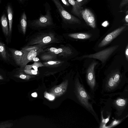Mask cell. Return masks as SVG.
Masks as SVG:
<instances>
[{
	"label": "cell",
	"mask_w": 128,
	"mask_h": 128,
	"mask_svg": "<svg viewBox=\"0 0 128 128\" xmlns=\"http://www.w3.org/2000/svg\"><path fill=\"white\" fill-rule=\"evenodd\" d=\"M40 59H39L37 57H35L32 60L35 62H37L39 61Z\"/></svg>",
	"instance_id": "cell-32"
},
{
	"label": "cell",
	"mask_w": 128,
	"mask_h": 128,
	"mask_svg": "<svg viewBox=\"0 0 128 128\" xmlns=\"http://www.w3.org/2000/svg\"><path fill=\"white\" fill-rule=\"evenodd\" d=\"M13 124L8 122H4L0 124V128H10L13 126Z\"/></svg>",
	"instance_id": "cell-23"
},
{
	"label": "cell",
	"mask_w": 128,
	"mask_h": 128,
	"mask_svg": "<svg viewBox=\"0 0 128 128\" xmlns=\"http://www.w3.org/2000/svg\"><path fill=\"white\" fill-rule=\"evenodd\" d=\"M61 0L62 3L65 5L68 6H70V4L69 3H68V2L66 0Z\"/></svg>",
	"instance_id": "cell-31"
},
{
	"label": "cell",
	"mask_w": 128,
	"mask_h": 128,
	"mask_svg": "<svg viewBox=\"0 0 128 128\" xmlns=\"http://www.w3.org/2000/svg\"><path fill=\"white\" fill-rule=\"evenodd\" d=\"M126 82L123 80L122 76L118 70L108 74L103 81L102 88L106 92H112L121 88Z\"/></svg>",
	"instance_id": "cell-1"
},
{
	"label": "cell",
	"mask_w": 128,
	"mask_h": 128,
	"mask_svg": "<svg viewBox=\"0 0 128 128\" xmlns=\"http://www.w3.org/2000/svg\"><path fill=\"white\" fill-rule=\"evenodd\" d=\"M69 37L75 39L85 40L90 38V34L87 33H78L70 34L68 35Z\"/></svg>",
	"instance_id": "cell-15"
},
{
	"label": "cell",
	"mask_w": 128,
	"mask_h": 128,
	"mask_svg": "<svg viewBox=\"0 0 128 128\" xmlns=\"http://www.w3.org/2000/svg\"><path fill=\"white\" fill-rule=\"evenodd\" d=\"M76 90L78 98L81 104L94 116L99 122L97 116L93 108L92 104L90 102V100H92L91 98L82 84L78 81L76 84Z\"/></svg>",
	"instance_id": "cell-2"
},
{
	"label": "cell",
	"mask_w": 128,
	"mask_h": 128,
	"mask_svg": "<svg viewBox=\"0 0 128 128\" xmlns=\"http://www.w3.org/2000/svg\"><path fill=\"white\" fill-rule=\"evenodd\" d=\"M118 46V45L113 46L95 53L84 56L82 57L96 59L104 63Z\"/></svg>",
	"instance_id": "cell-3"
},
{
	"label": "cell",
	"mask_w": 128,
	"mask_h": 128,
	"mask_svg": "<svg viewBox=\"0 0 128 128\" xmlns=\"http://www.w3.org/2000/svg\"><path fill=\"white\" fill-rule=\"evenodd\" d=\"M125 20L126 22H128V15L127 14L126 16Z\"/></svg>",
	"instance_id": "cell-34"
},
{
	"label": "cell",
	"mask_w": 128,
	"mask_h": 128,
	"mask_svg": "<svg viewBox=\"0 0 128 128\" xmlns=\"http://www.w3.org/2000/svg\"><path fill=\"white\" fill-rule=\"evenodd\" d=\"M97 62L93 61L88 66L86 72V80L91 90L94 91L96 88L94 69L97 64Z\"/></svg>",
	"instance_id": "cell-5"
},
{
	"label": "cell",
	"mask_w": 128,
	"mask_h": 128,
	"mask_svg": "<svg viewBox=\"0 0 128 128\" xmlns=\"http://www.w3.org/2000/svg\"><path fill=\"white\" fill-rule=\"evenodd\" d=\"M15 76L17 77L22 79H25L28 78L29 76L26 75L22 72H20L18 74H16L15 75Z\"/></svg>",
	"instance_id": "cell-24"
},
{
	"label": "cell",
	"mask_w": 128,
	"mask_h": 128,
	"mask_svg": "<svg viewBox=\"0 0 128 128\" xmlns=\"http://www.w3.org/2000/svg\"><path fill=\"white\" fill-rule=\"evenodd\" d=\"M4 44L0 41V55L5 60H8V55Z\"/></svg>",
	"instance_id": "cell-17"
},
{
	"label": "cell",
	"mask_w": 128,
	"mask_h": 128,
	"mask_svg": "<svg viewBox=\"0 0 128 128\" xmlns=\"http://www.w3.org/2000/svg\"><path fill=\"white\" fill-rule=\"evenodd\" d=\"M33 49L32 48H24L22 50L24 53L20 66V70L24 69L27 64L32 60L33 58L37 55V52Z\"/></svg>",
	"instance_id": "cell-6"
},
{
	"label": "cell",
	"mask_w": 128,
	"mask_h": 128,
	"mask_svg": "<svg viewBox=\"0 0 128 128\" xmlns=\"http://www.w3.org/2000/svg\"><path fill=\"white\" fill-rule=\"evenodd\" d=\"M10 50L16 63L18 65L20 66L24 52L22 50H19L12 48Z\"/></svg>",
	"instance_id": "cell-12"
},
{
	"label": "cell",
	"mask_w": 128,
	"mask_h": 128,
	"mask_svg": "<svg viewBox=\"0 0 128 128\" xmlns=\"http://www.w3.org/2000/svg\"><path fill=\"white\" fill-rule=\"evenodd\" d=\"M85 0H75L76 4L81 6L83 4L86 3Z\"/></svg>",
	"instance_id": "cell-27"
},
{
	"label": "cell",
	"mask_w": 128,
	"mask_h": 128,
	"mask_svg": "<svg viewBox=\"0 0 128 128\" xmlns=\"http://www.w3.org/2000/svg\"><path fill=\"white\" fill-rule=\"evenodd\" d=\"M42 63L40 62H35L34 63L31 65H26L24 67V70L31 69L33 68L35 70L38 71V68L40 67L44 66Z\"/></svg>",
	"instance_id": "cell-19"
},
{
	"label": "cell",
	"mask_w": 128,
	"mask_h": 128,
	"mask_svg": "<svg viewBox=\"0 0 128 128\" xmlns=\"http://www.w3.org/2000/svg\"><path fill=\"white\" fill-rule=\"evenodd\" d=\"M32 96L33 97H37V94L35 92L32 94Z\"/></svg>",
	"instance_id": "cell-33"
},
{
	"label": "cell",
	"mask_w": 128,
	"mask_h": 128,
	"mask_svg": "<svg viewBox=\"0 0 128 128\" xmlns=\"http://www.w3.org/2000/svg\"><path fill=\"white\" fill-rule=\"evenodd\" d=\"M62 90L61 88L58 87L55 88L54 90V92L56 93H58L60 92Z\"/></svg>",
	"instance_id": "cell-30"
},
{
	"label": "cell",
	"mask_w": 128,
	"mask_h": 128,
	"mask_svg": "<svg viewBox=\"0 0 128 128\" xmlns=\"http://www.w3.org/2000/svg\"><path fill=\"white\" fill-rule=\"evenodd\" d=\"M55 39L54 35L51 34H47L39 36L34 39L30 42L31 45H45L53 42Z\"/></svg>",
	"instance_id": "cell-9"
},
{
	"label": "cell",
	"mask_w": 128,
	"mask_h": 128,
	"mask_svg": "<svg viewBox=\"0 0 128 128\" xmlns=\"http://www.w3.org/2000/svg\"><path fill=\"white\" fill-rule=\"evenodd\" d=\"M89 0H85V1L86 3V2H87Z\"/></svg>",
	"instance_id": "cell-36"
},
{
	"label": "cell",
	"mask_w": 128,
	"mask_h": 128,
	"mask_svg": "<svg viewBox=\"0 0 128 128\" xmlns=\"http://www.w3.org/2000/svg\"><path fill=\"white\" fill-rule=\"evenodd\" d=\"M62 63L61 61H50L44 62V65L49 66H59Z\"/></svg>",
	"instance_id": "cell-21"
},
{
	"label": "cell",
	"mask_w": 128,
	"mask_h": 128,
	"mask_svg": "<svg viewBox=\"0 0 128 128\" xmlns=\"http://www.w3.org/2000/svg\"></svg>",
	"instance_id": "cell-38"
},
{
	"label": "cell",
	"mask_w": 128,
	"mask_h": 128,
	"mask_svg": "<svg viewBox=\"0 0 128 128\" xmlns=\"http://www.w3.org/2000/svg\"><path fill=\"white\" fill-rule=\"evenodd\" d=\"M49 52L51 54L55 55L58 54L59 56H62L64 57L69 56L72 54L71 49L68 47L56 48L52 47L48 50Z\"/></svg>",
	"instance_id": "cell-11"
},
{
	"label": "cell",
	"mask_w": 128,
	"mask_h": 128,
	"mask_svg": "<svg viewBox=\"0 0 128 128\" xmlns=\"http://www.w3.org/2000/svg\"><path fill=\"white\" fill-rule=\"evenodd\" d=\"M125 55L127 60L128 59V45H127L125 50Z\"/></svg>",
	"instance_id": "cell-29"
},
{
	"label": "cell",
	"mask_w": 128,
	"mask_h": 128,
	"mask_svg": "<svg viewBox=\"0 0 128 128\" xmlns=\"http://www.w3.org/2000/svg\"><path fill=\"white\" fill-rule=\"evenodd\" d=\"M128 2V0H122L121 1L119 7L121 9V8L125 5Z\"/></svg>",
	"instance_id": "cell-26"
},
{
	"label": "cell",
	"mask_w": 128,
	"mask_h": 128,
	"mask_svg": "<svg viewBox=\"0 0 128 128\" xmlns=\"http://www.w3.org/2000/svg\"><path fill=\"white\" fill-rule=\"evenodd\" d=\"M21 26L23 33L25 34L27 26L26 18L25 13L23 14L20 20Z\"/></svg>",
	"instance_id": "cell-18"
},
{
	"label": "cell",
	"mask_w": 128,
	"mask_h": 128,
	"mask_svg": "<svg viewBox=\"0 0 128 128\" xmlns=\"http://www.w3.org/2000/svg\"><path fill=\"white\" fill-rule=\"evenodd\" d=\"M52 24L51 15L50 12L48 10L45 15L41 16L38 19L34 20L31 24L37 27H44L51 25Z\"/></svg>",
	"instance_id": "cell-7"
},
{
	"label": "cell",
	"mask_w": 128,
	"mask_h": 128,
	"mask_svg": "<svg viewBox=\"0 0 128 128\" xmlns=\"http://www.w3.org/2000/svg\"><path fill=\"white\" fill-rule=\"evenodd\" d=\"M24 71L28 74L36 75L38 73L37 71L32 69L24 70Z\"/></svg>",
	"instance_id": "cell-25"
},
{
	"label": "cell",
	"mask_w": 128,
	"mask_h": 128,
	"mask_svg": "<svg viewBox=\"0 0 128 128\" xmlns=\"http://www.w3.org/2000/svg\"><path fill=\"white\" fill-rule=\"evenodd\" d=\"M54 3L63 20L70 24H80V20L67 12L63 8L58 0H52Z\"/></svg>",
	"instance_id": "cell-4"
},
{
	"label": "cell",
	"mask_w": 128,
	"mask_h": 128,
	"mask_svg": "<svg viewBox=\"0 0 128 128\" xmlns=\"http://www.w3.org/2000/svg\"><path fill=\"white\" fill-rule=\"evenodd\" d=\"M69 4L72 6V8L71 12L75 16L81 19L82 17L81 15L82 9L81 6L77 4L75 0H68Z\"/></svg>",
	"instance_id": "cell-13"
},
{
	"label": "cell",
	"mask_w": 128,
	"mask_h": 128,
	"mask_svg": "<svg viewBox=\"0 0 128 128\" xmlns=\"http://www.w3.org/2000/svg\"><path fill=\"white\" fill-rule=\"evenodd\" d=\"M4 79L3 77L0 75V80H3Z\"/></svg>",
	"instance_id": "cell-35"
},
{
	"label": "cell",
	"mask_w": 128,
	"mask_h": 128,
	"mask_svg": "<svg viewBox=\"0 0 128 128\" xmlns=\"http://www.w3.org/2000/svg\"><path fill=\"white\" fill-rule=\"evenodd\" d=\"M46 96L48 98V99L50 100H52L54 99V97L51 95L48 94L47 93L46 94Z\"/></svg>",
	"instance_id": "cell-28"
},
{
	"label": "cell",
	"mask_w": 128,
	"mask_h": 128,
	"mask_svg": "<svg viewBox=\"0 0 128 128\" xmlns=\"http://www.w3.org/2000/svg\"><path fill=\"white\" fill-rule=\"evenodd\" d=\"M21 2H22V0H19Z\"/></svg>",
	"instance_id": "cell-37"
},
{
	"label": "cell",
	"mask_w": 128,
	"mask_h": 128,
	"mask_svg": "<svg viewBox=\"0 0 128 128\" xmlns=\"http://www.w3.org/2000/svg\"><path fill=\"white\" fill-rule=\"evenodd\" d=\"M7 12L9 20V35H10L12 31V12L10 6L8 5L7 8Z\"/></svg>",
	"instance_id": "cell-16"
},
{
	"label": "cell",
	"mask_w": 128,
	"mask_h": 128,
	"mask_svg": "<svg viewBox=\"0 0 128 128\" xmlns=\"http://www.w3.org/2000/svg\"><path fill=\"white\" fill-rule=\"evenodd\" d=\"M56 57L55 55L50 53L42 55L41 56V58L42 60H46L53 59Z\"/></svg>",
	"instance_id": "cell-22"
},
{
	"label": "cell",
	"mask_w": 128,
	"mask_h": 128,
	"mask_svg": "<svg viewBox=\"0 0 128 128\" xmlns=\"http://www.w3.org/2000/svg\"><path fill=\"white\" fill-rule=\"evenodd\" d=\"M81 15L88 25L94 28L96 27L95 16L92 12L88 8L82 10Z\"/></svg>",
	"instance_id": "cell-10"
},
{
	"label": "cell",
	"mask_w": 128,
	"mask_h": 128,
	"mask_svg": "<svg viewBox=\"0 0 128 128\" xmlns=\"http://www.w3.org/2000/svg\"><path fill=\"white\" fill-rule=\"evenodd\" d=\"M127 102L126 100L119 98L117 99L115 102V104L117 107L119 108H122L126 106Z\"/></svg>",
	"instance_id": "cell-20"
},
{
	"label": "cell",
	"mask_w": 128,
	"mask_h": 128,
	"mask_svg": "<svg viewBox=\"0 0 128 128\" xmlns=\"http://www.w3.org/2000/svg\"><path fill=\"white\" fill-rule=\"evenodd\" d=\"M126 26H122L108 34L100 43L98 47H103L109 44L118 36L125 28Z\"/></svg>",
	"instance_id": "cell-8"
},
{
	"label": "cell",
	"mask_w": 128,
	"mask_h": 128,
	"mask_svg": "<svg viewBox=\"0 0 128 128\" xmlns=\"http://www.w3.org/2000/svg\"><path fill=\"white\" fill-rule=\"evenodd\" d=\"M0 22L3 32L6 36L9 34V29L8 21L6 17L5 14H4L2 16Z\"/></svg>",
	"instance_id": "cell-14"
}]
</instances>
